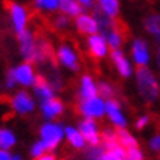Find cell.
<instances>
[{
  "label": "cell",
  "mask_w": 160,
  "mask_h": 160,
  "mask_svg": "<svg viewBox=\"0 0 160 160\" xmlns=\"http://www.w3.org/2000/svg\"><path fill=\"white\" fill-rule=\"evenodd\" d=\"M59 8L62 9V12H65L66 15H71V16H78L82 10L77 0H60Z\"/></svg>",
  "instance_id": "obj_21"
},
{
  "label": "cell",
  "mask_w": 160,
  "mask_h": 160,
  "mask_svg": "<svg viewBox=\"0 0 160 160\" xmlns=\"http://www.w3.org/2000/svg\"><path fill=\"white\" fill-rule=\"evenodd\" d=\"M41 110H43V115L47 119H52V118L60 115L63 110L62 103L56 100V98H49V100H44L43 104H41Z\"/></svg>",
  "instance_id": "obj_14"
},
{
  "label": "cell",
  "mask_w": 160,
  "mask_h": 160,
  "mask_svg": "<svg viewBox=\"0 0 160 160\" xmlns=\"http://www.w3.org/2000/svg\"><path fill=\"white\" fill-rule=\"evenodd\" d=\"M65 134H66V138H68V141L72 144L75 148H82L84 144H85V140H84L82 134L78 131V129H75V128H66L65 129Z\"/></svg>",
  "instance_id": "obj_20"
},
{
  "label": "cell",
  "mask_w": 160,
  "mask_h": 160,
  "mask_svg": "<svg viewBox=\"0 0 160 160\" xmlns=\"http://www.w3.org/2000/svg\"><path fill=\"white\" fill-rule=\"evenodd\" d=\"M104 109H106V113L110 116V119L113 121V123H115V125H118L119 128H123V126L126 125L125 118H123V115L121 113L119 103H118V102H115V100L109 98V100L104 103Z\"/></svg>",
  "instance_id": "obj_10"
},
{
  "label": "cell",
  "mask_w": 160,
  "mask_h": 160,
  "mask_svg": "<svg viewBox=\"0 0 160 160\" xmlns=\"http://www.w3.org/2000/svg\"><path fill=\"white\" fill-rule=\"evenodd\" d=\"M104 40H106V43L110 46L112 49H118L119 46H121V34L116 31V27H115V29H112L110 32H107L106 35H104Z\"/></svg>",
  "instance_id": "obj_25"
},
{
  "label": "cell",
  "mask_w": 160,
  "mask_h": 160,
  "mask_svg": "<svg viewBox=\"0 0 160 160\" xmlns=\"http://www.w3.org/2000/svg\"><path fill=\"white\" fill-rule=\"evenodd\" d=\"M144 27H146L147 32L154 35L156 38L160 41V15H150L147 16L144 21Z\"/></svg>",
  "instance_id": "obj_19"
},
{
  "label": "cell",
  "mask_w": 160,
  "mask_h": 160,
  "mask_svg": "<svg viewBox=\"0 0 160 160\" xmlns=\"http://www.w3.org/2000/svg\"><path fill=\"white\" fill-rule=\"evenodd\" d=\"M147 123H148V116H142V118H140V119L137 121L135 126L138 128V129H142V128H144Z\"/></svg>",
  "instance_id": "obj_34"
},
{
  "label": "cell",
  "mask_w": 160,
  "mask_h": 160,
  "mask_svg": "<svg viewBox=\"0 0 160 160\" xmlns=\"http://www.w3.org/2000/svg\"><path fill=\"white\" fill-rule=\"evenodd\" d=\"M103 156H104V150L98 146H91V148L87 151L88 160H103Z\"/></svg>",
  "instance_id": "obj_26"
},
{
  "label": "cell",
  "mask_w": 160,
  "mask_h": 160,
  "mask_svg": "<svg viewBox=\"0 0 160 160\" xmlns=\"http://www.w3.org/2000/svg\"><path fill=\"white\" fill-rule=\"evenodd\" d=\"M13 157L10 156V153L8 150H0V160H12Z\"/></svg>",
  "instance_id": "obj_35"
},
{
  "label": "cell",
  "mask_w": 160,
  "mask_h": 160,
  "mask_svg": "<svg viewBox=\"0 0 160 160\" xmlns=\"http://www.w3.org/2000/svg\"><path fill=\"white\" fill-rule=\"evenodd\" d=\"M150 147L154 151H159L160 150V135H156L154 138L150 141Z\"/></svg>",
  "instance_id": "obj_32"
},
{
  "label": "cell",
  "mask_w": 160,
  "mask_h": 160,
  "mask_svg": "<svg viewBox=\"0 0 160 160\" xmlns=\"http://www.w3.org/2000/svg\"><path fill=\"white\" fill-rule=\"evenodd\" d=\"M88 46H90V50H91V53L96 56V58H103V56H106L107 53V43L104 37L102 35H96L92 34L88 40Z\"/></svg>",
  "instance_id": "obj_13"
},
{
  "label": "cell",
  "mask_w": 160,
  "mask_h": 160,
  "mask_svg": "<svg viewBox=\"0 0 160 160\" xmlns=\"http://www.w3.org/2000/svg\"><path fill=\"white\" fill-rule=\"evenodd\" d=\"M77 27L78 29L82 32V34H96L98 31V25L97 21L94 19L92 16H88V15H78L77 18Z\"/></svg>",
  "instance_id": "obj_11"
},
{
  "label": "cell",
  "mask_w": 160,
  "mask_h": 160,
  "mask_svg": "<svg viewBox=\"0 0 160 160\" xmlns=\"http://www.w3.org/2000/svg\"><path fill=\"white\" fill-rule=\"evenodd\" d=\"M15 135L9 129H0V150H9L15 146Z\"/></svg>",
  "instance_id": "obj_24"
},
{
  "label": "cell",
  "mask_w": 160,
  "mask_h": 160,
  "mask_svg": "<svg viewBox=\"0 0 160 160\" xmlns=\"http://www.w3.org/2000/svg\"><path fill=\"white\" fill-rule=\"evenodd\" d=\"M157 65H159V68H160V47L157 50Z\"/></svg>",
  "instance_id": "obj_38"
},
{
  "label": "cell",
  "mask_w": 160,
  "mask_h": 160,
  "mask_svg": "<svg viewBox=\"0 0 160 160\" xmlns=\"http://www.w3.org/2000/svg\"><path fill=\"white\" fill-rule=\"evenodd\" d=\"M59 2L60 0H35V5H37V8H41V9L53 10L59 8Z\"/></svg>",
  "instance_id": "obj_28"
},
{
  "label": "cell",
  "mask_w": 160,
  "mask_h": 160,
  "mask_svg": "<svg viewBox=\"0 0 160 160\" xmlns=\"http://www.w3.org/2000/svg\"><path fill=\"white\" fill-rule=\"evenodd\" d=\"M79 132L82 134L84 140L90 142L91 146H98L100 142V137L97 132V126L92 121V118H87L85 121H82L79 123Z\"/></svg>",
  "instance_id": "obj_5"
},
{
  "label": "cell",
  "mask_w": 160,
  "mask_h": 160,
  "mask_svg": "<svg viewBox=\"0 0 160 160\" xmlns=\"http://www.w3.org/2000/svg\"><path fill=\"white\" fill-rule=\"evenodd\" d=\"M125 160H142V154H141L138 146L125 148Z\"/></svg>",
  "instance_id": "obj_27"
},
{
  "label": "cell",
  "mask_w": 160,
  "mask_h": 160,
  "mask_svg": "<svg viewBox=\"0 0 160 160\" xmlns=\"http://www.w3.org/2000/svg\"><path fill=\"white\" fill-rule=\"evenodd\" d=\"M46 153V146L43 144V141H38V142H35L32 148H31V154L34 156V157H38V156L44 154Z\"/></svg>",
  "instance_id": "obj_29"
},
{
  "label": "cell",
  "mask_w": 160,
  "mask_h": 160,
  "mask_svg": "<svg viewBox=\"0 0 160 160\" xmlns=\"http://www.w3.org/2000/svg\"><path fill=\"white\" fill-rule=\"evenodd\" d=\"M9 10H10V15H12L15 31H16V32L24 31L25 25H27V12H25V9L22 6L16 5V3H10Z\"/></svg>",
  "instance_id": "obj_8"
},
{
  "label": "cell",
  "mask_w": 160,
  "mask_h": 160,
  "mask_svg": "<svg viewBox=\"0 0 160 160\" xmlns=\"http://www.w3.org/2000/svg\"><path fill=\"white\" fill-rule=\"evenodd\" d=\"M97 91L102 92L104 97L110 98L112 94H113V88H112L109 84H106V82H100V85H98V88H97Z\"/></svg>",
  "instance_id": "obj_30"
},
{
  "label": "cell",
  "mask_w": 160,
  "mask_h": 160,
  "mask_svg": "<svg viewBox=\"0 0 160 160\" xmlns=\"http://www.w3.org/2000/svg\"><path fill=\"white\" fill-rule=\"evenodd\" d=\"M81 100L84 98H91L97 96V87L94 85L92 79L90 77H84L81 81V91H79Z\"/></svg>",
  "instance_id": "obj_18"
},
{
  "label": "cell",
  "mask_w": 160,
  "mask_h": 160,
  "mask_svg": "<svg viewBox=\"0 0 160 160\" xmlns=\"http://www.w3.org/2000/svg\"><path fill=\"white\" fill-rule=\"evenodd\" d=\"M132 58L138 66H146L148 62V49L142 40H135L132 44Z\"/></svg>",
  "instance_id": "obj_9"
},
{
  "label": "cell",
  "mask_w": 160,
  "mask_h": 160,
  "mask_svg": "<svg viewBox=\"0 0 160 160\" xmlns=\"http://www.w3.org/2000/svg\"><path fill=\"white\" fill-rule=\"evenodd\" d=\"M116 138H118V142H119L123 148H129V147H137L138 146L135 138H134L131 134H128L126 129H123V128H119V129L116 131Z\"/></svg>",
  "instance_id": "obj_22"
},
{
  "label": "cell",
  "mask_w": 160,
  "mask_h": 160,
  "mask_svg": "<svg viewBox=\"0 0 160 160\" xmlns=\"http://www.w3.org/2000/svg\"><path fill=\"white\" fill-rule=\"evenodd\" d=\"M103 160H125V148L119 142L106 146L104 147Z\"/></svg>",
  "instance_id": "obj_17"
},
{
  "label": "cell",
  "mask_w": 160,
  "mask_h": 160,
  "mask_svg": "<svg viewBox=\"0 0 160 160\" xmlns=\"http://www.w3.org/2000/svg\"><path fill=\"white\" fill-rule=\"evenodd\" d=\"M112 59H113V62H115V65H116L118 71L121 72L122 77H129L131 75V65H129V62L125 59V56H123V53L122 52H119L118 49H113V52H112Z\"/></svg>",
  "instance_id": "obj_15"
},
{
  "label": "cell",
  "mask_w": 160,
  "mask_h": 160,
  "mask_svg": "<svg viewBox=\"0 0 160 160\" xmlns=\"http://www.w3.org/2000/svg\"><path fill=\"white\" fill-rule=\"evenodd\" d=\"M15 81L22 85H32L35 81V75L32 71V66L29 63H22L18 68L13 69Z\"/></svg>",
  "instance_id": "obj_7"
},
{
  "label": "cell",
  "mask_w": 160,
  "mask_h": 160,
  "mask_svg": "<svg viewBox=\"0 0 160 160\" xmlns=\"http://www.w3.org/2000/svg\"><path fill=\"white\" fill-rule=\"evenodd\" d=\"M63 129L58 123H46L41 128V141L46 146V150H54L62 141Z\"/></svg>",
  "instance_id": "obj_2"
},
{
  "label": "cell",
  "mask_w": 160,
  "mask_h": 160,
  "mask_svg": "<svg viewBox=\"0 0 160 160\" xmlns=\"http://www.w3.org/2000/svg\"><path fill=\"white\" fill-rule=\"evenodd\" d=\"M79 110L85 118H100L103 116L106 109H104V102L96 96L91 98H84L81 102Z\"/></svg>",
  "instance_id": "obj_3"
},
{
  "label": "cell",
  "mask_w": 160,
  "mask_h": 160,
  "mask_svg": "<svg viewBox=\"0 0 160 160\" xmlns=\"http://www.w3.org/2000/svg\"><path fill=\"white\" fill-rule=\"evenodd\" d=\"M34 100L31 98L29 94H27L25 91H19L13 98H12V107L15 109V112H18L21 115L24 113H29L34 110Z\"/></svg>",
  "instance_id": "obj_6"
},
{
  "label": "cell",
  "mask_w": 160,
  "mask_h": 160,
  "mask_svg": "<svg viewBox=\"0 0 160 160\" xmlns=\"http://www.w3.org/2000/svg\"><path fill=\"white\" fill-rule=\"evenodd\" d=\"M34 91H35V94L41 98V102H44V100H49V98L53 97V90H52V87H50L49 84L46 82V79H44V78H41V77L35 78V81H34Z\"/></svg>",
  "instance_id": "obj_16"
},
{
  "label": "cell",
  "mask_w": 160,
  "mask_h": 160,
  "mask_svg": "<svg viewBox=\"0 0 160 160\" xmlns=\"http://www.w3.org/2000/svg\"><path fill=\"white\" fill-rule=\"evenodd\" d=\"M12 160H21V157H19V156H15V157H13Z\"/></svg>",
  "instance_id": "obj_39"
},
{
  "label": "cell",
  "mask_w": 160,
  "mask_h": 160,
  "mask_svg": "<svg viewBox=\"0 0 160 160\" xmlns=\"http://www.w3.org/2000/svg\"><path fill=\"white\" fill-rule=\"evenodd\" d=\"M78 2L84 6H91L92 5V0H78Z\"/></svg>",
  "instance_id": "obj_37"
},
{
  "label": "cell",
  "mask_w": 160,
  "mask_h": 160,
  "mask_svg": "<svg viewBox=\"0 0 160 160\" xmlns=\"http://www.w3.org/2000/svg\"><path fill=\"white\" fill-rule=\"evenodd\" d=\"M100 8L106 15H109L110 18H115L119 12V2L118 0H98Z\"/></svg>",
  "instance_id": "obj_23"
},
{
  "label": "cell",
  "mask_w": 160,
  "mask_h": 160,
  "mask_svg": "<svg viewBox=\"0 0 160 160\" xmlns=\"http://www.w3.org/2000/svg\"><path fill=\"white\" fill-rule=\"evenodd\" d=\"M37 160H56V157L52 154H41L37 157Z\"/></svg>",
  "instance_id": "obj_36"
},
{
  "label": "cell",
  "mask_w": 160,
  "mask_h": 160,
  "mask_svg": "<svg viewBox=\"0 0 160 160\" xmlns=\"http://www.w3.org/2000/svg\"><path fill=\"white\" fill-rule=\"evenodd\" d=\"M58 59L59 62L65 65L66 68L72 69V71H77L78 69V60H77V54L73 53L72 50L69 49L68 46H62L58 52Z\"/></svg>",
  "instance_id": "obj_12"
},
{
  "label": "cell",
  "mask_w": 160,
  "mask_h": 160,
  "mask_svg": "<svg viewBox=\"0 0 160 160\" xmlns=\"http://www.w3.org/2000/svg\"><path fill=\"white\" fill-rule=\"evenodd\" d=\"M15 77H13V71H10L9 73H8V79H6V87L8 88H12L15 85Z\"/></svg>",
  "instance_id": "obj_33"
},
{
  "label": "cell",
  "mask_w": 160,
  "mask_h": 160,
  "mask_svg": "<svg viewBox=\"0 0 160 160\" xmlns=\"http://www.w3.org/2000/svg\"><path fill=\"white\" fill-rule=\"evenodd\" d=\"M137 84H138V90L140 94L142 96L144 100L147 102H154L159 97V82L153 72H150V69H147L146 66H141L137 71Z\"/></svg>",
  "instance_id": "obj_1"
},
{
  "label": "cell",
  "mask_w": 160,
  "mask_h": 160,
  "mask_svg": "<svg viewBox=\"0 0 160 160\" xmlns=\"http://www.w3.org/2000/svg\"><path fill=\"white\" fill-rule=\"evenodd\" d=\"M68 25V18L66 16H58L56 18V27L58 28H65Z\"/></svg>",
  "instance_id": "obj_31"
},
{
  "label": "cell",
  "mask_w": 160,
  "mask_h": 160,
  "mask_svg": "<svg viewBox=\"0 0 160 160\" xmlns=\"http://www.w3.org/2000/svg\"><path fill=\"white\" fill-rule=\"evenodd\" d=\"M21 43V53L28 62H37V44L34 43V38L29 31L24 29L18 32Z\"/></svg>",
  "instance_id": "obj_4"
}]
</instances>
